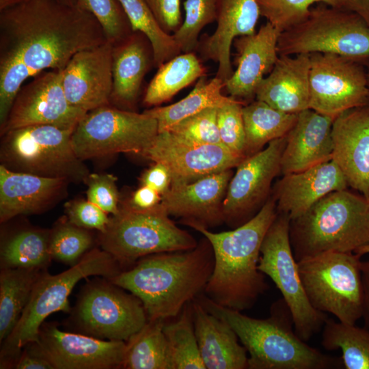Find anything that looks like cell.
Instances as JSON below:
<instances>
[{
	"label": "cell",
	"mask_w": 369,
	"mask_h": 369,
	"mask_svg": "<svg viewBox=\"0 0 369 369\" xmlns=\"http://www.w3.org/2000/svg\"><path fill=\"white\" fill-rule=\"evenodd\" d=\"M107 41L97 19L60 0H23L0 11V128L23 83L62 70L77 53Z\"/></svg>",
	"instance_id": "1"
},
{
	"label": "cell",
	"mask_w": 369,
	"mask_h": 369,
	"mask_svg": "<svg viewBox=\"0 0 369 369\" xmlns=\"http://www.w3.org/2000/svg\"><path fill=\"white\" fill-rule=\"evenodd\" d=\"M26 346L53 369H113L122 368L126 344L62 331L56 323L44 322L38 340Z\"/></svg>",
	"instance_id": "17"
},
{
	"label": "cell",
	"mask_w": 369,
	"mask_h": 369,
	"mask_svg": "<svg viewBox=\"0 0 369 369\" xmlns=\"http://www.w3.org/2000/svg\"><path fill=\"white\" fill-rule=\"evenodd\" d=\"M154 67L152 44L140 31L113 44V85L110 105L135 111L144 77Z\"/></svg>",
	"instance_id": "26"
},
{
	"label": "cell",
	"mask_w": 369,
	"mask_h": 369,
	"mask_svg": "<svg viewBox=\"0 0 369 369\" xmlns=\"http://www.w3.org/2000/svg\"><path fill=\"white\" fill-rule=\"evenodd\" d=\"M133 31H140L149 39L154 52V67L181 53L172 35L159 25L145 0H119Z\"/></svg>",
	"instance_id": "38"
},
{
	"label": "cell",
	"mask_w": 369,
	"mask_h": 369,
	"mask_svg": "<svg viewBox=\"0 0 369 369\" xmlns=\"http://www.w3.org/2000/svg\"><path fill=\"white\" fill-rule=\"evenodd\" d=\"M117 178L111 174H90L83 182L87 185V200L95 204L107 214L119 211L120 195Z\"/></svg>",
	"instance_id": "45"
},
{
	"label": "cell",
	"mask_w": 369,
	"mask_h": 369,
	"mask_svg": "<svg viewBox=\"0 0 369 369\" xmlns=\"http://www.w3.org/2000/svg\"><path fill=\"white\" fill-rule=\"evenodd\" d=\"M25 347L26 348L21 351L13 368L16 369H53L46 359L34 353L28 346Z\"/></svg>",
	"instance_id": "50"
},
{
	"label": "cell",
	"mask_w": 369,
	"mask_h": 369,
	"mask_svg": "<svg viewBox=\"0 0 369 369\" xmlns=\"http://www.w3.org/2000/svg\"><path fill=\"white\" fill-rule=\"evenodd\" d=\"M87 113L67 100L62 70L42 72L18 91L0 133L32 125L74 130Z\"/></svg>",
	"instance_id": "15"
},
{
	"label": "cell",
	"mask_w": 369,
	"mask_h": 369,
	"mask_svg": "<svg viewBox=\"0 0 369 369\" xmlns=\"http://www.w3.org/2000/svg\"><path fill=\"white\" fill-rule=\"evenodd\" d=\"M161 27L172 35L181 26L180 0H145Z\"/></svg>",
	"instance_id": "47"
},
{
	"label": "cell",
	"mask_w": 369,
	"mask_h": 369,
	"mask_svg": "<svg viewBox=\"0 0 369 369\" xmlns=\"http://www.w3.org/2000/svg\"><path fill=\"white\" fill-rule=\"evenodd\" d=\"M93 238L87 230L63 219L51 230L50 253L52 259L73 266L91 248Z\"/></svg>",
	"instance_id": "39"
},
{
	"label": "cell",
	"mask_w": 369,
	"mask_h": 369,
	"mask_svg": "<svg viewBox=\"0 0 369 369\" xmlns=\"http://www.w3.org/2000/svg\"><path fill=\"white\" fill-rule=\"evenodd\" d=\"M206 75V68L193 52L180 53L158 68L146 88L143 102L148 107H158Z\"/></svg>",
	"instance_id": "30"
},
{
	"label": "cell",
	"mask_w": 369,
	"mask_h": 369,
	"mask_svg": "<svg viewBox=\"0 0 369 369\" xmlns=\"http://www.w3.org/2000/svg\"><path fill=\"white\" fill-rule=\"evenodd\" d=\"M333 119L311 109L298 113L286 136L281 172H299L332 158L331 128Z\"/></svg>",
	"instance_id": "27"
},
{
	"label": "cell",
	"mask_w": 369,
	"mask_h": 369,
	"mask_svg": "<svg viewBox=\"0 0 369 369\" xmlns=\"http://www.w3.org/2000/svg\"><path fill=\"white\" fill-rule=\"evenodd\" d=\"M139 181L140 185L150 187L162 196L170 188L172 177L165 165L159 163H154L144 171L140 176Z\"/></svg>",
	"instance_id": "48"
},
{
	"label": "cell",
	"mask_w": 369,
	"mask_h": 369,
	"mask_svg": "<svg viewBox=\"0 0 369 369\" xmlns=\"http://www.w3.org/2000/svg\"><path fill=\"white\" fill-rule=\"evenodd\" d=\"M169 216L161 203L148 210H137L120 202L118 213L110 217L106 230L99 232L101 249L124 271L151 254L195 248L198 242Z\"/></svg>",
	"instance_id": "7"
},
{
	"label": "cell",
	"mask_w": 369,
	"mask_h": 369,
	"mask_svg": "<svg viewBox=\"0 0 369 369\" xmlns=\"http://www.w3.org/2000/svg\"><path fill=\"white\" fill-rule=\"evenodd\" d=\"M355 253L360 257L369 254V244L359 248Z\"/></svg>",
	"instance_id": "54"
},
{
	"label": "cell",
	"mask_w": 369,
	"mask_h": 369,
	"mask_svg": "<svg viewBox=\"0 0 369 369\" xmlns=\"http://www.w3.org/2000/svg\"><path fill=\"white\" fill-rule=\"evenodd\" d=\"M192 303L195 333L205 368H248L247 352L231 326L209 312L197 298Z\"/></svg>",
	"instance_id": "29"
},
{
	"label": "cell",
	"mask_w": 369,
	"mask_h": 369,
	"mask_svg": "<svg viewBox=\"0 0 369 369\" xmlns=\"http://www.w3.org/2000/svg\"><path fill=\"white\" fill-rule=\"evenodd\" d=\"M183 6L184 20L172 36L181 52H194L202 30L216 20V0H185Z\"/></svg>",
	"instance_id": "41"
},
{
	"label": "cell",
	"mask_w": 369,
	"mask_h": 369,
	"mask_svg": "<svg viewBox=\"0 0 369 369\" xmlns=\"http://www.w3.org/2000/svg\"><path fill=\"white\" fill-rule=\"evenodd\" d=\"M164 320H148L145 325L126 342L122 368L172 369Z\"/></svg>",
	"instance_id": "34"
},
{
	"label": "cell",
	"mask_w": 369,
	"mask_h": 369,
	"mask_svg": "<svg viewBox=\"0 0 369 369\" xmlns=\"http://www.w3.org/2000/svg\"><path fill=\"white\" fill-rule=\"evenodd\" d=\"M197 299L210 313L224 320L236 333L248 356V369H333L343 366L341 358L324 354L295 333L284 299L275 301L270 316L254 318L223 307L204 292Z\"/></svg>",
	"instance_id": "4"
},
{
	"label": "cell",
	"mask_w": 369,
	"mask_h": 369,
	"mask_svg": "<svg viewBox=\"0 0 369 369\" xmlns=\"http://www.w3.org/2000/svg\"><path fill=\"white\" fill-rule=\"evenodd\" d=\"M64 207L68 221L84 229H95L103 232L110 219L106 212L87 200H70Z\"/></svg>",
	"instance_id": "46"
},
{
	"label": "cell",
	"mask_w": 369,
	"mask_h": 369,
	"mask_svg": "<svg viewBox=\"0 0 369 369\" xmlns=\"http://www.w3.org/2000/svg\"><path fill=\"white\" fill-rule=\"evenodd\" d=\"M142 156L165 165L172 184L190 182L236 167L245 159L223 144H195L169 131L159 133Z\"/></svg>",
	"instance_id": "18"
},
{
	"label": "cell",
	"mask_w": 369,
	"mask_h": 369,
	"mask_svg": "<svg viewBox=\"0 0 369 369\" xmlns=\"http://www.w3.org/2000/svg\"><path fill=\"white\" fill-rule=\"evenodd\" d=\"M347 187L343 173L331 159L305 170L284 175L277 185V209L294 220L329 193L346 189Z\"/></svg>",
	"instance_id": "25"
},
{
	"label": "cell",
	"mask_w": 369,
	"mask_h": 369,
	"mask_svg": "<svg viewBox=\"0 0 369 369\" xmlns=\"http://www.w3.org/2000/svg\"><path fill=\"white\" fill-rule=\"evenodd\" d=\"M360 270L364 293L362 318L364 327L369 330V261H361Z\"/></svg>",
	"instance_id": "51"
},
{
	"label": "cell",
	"mask_w": 369,
	"mask_h": 369,
	"mask_svg": "<svg viewBox=\"0 0 369 369\" xmlns=\"http://www.w3.org/2000/svg\"><path fill=\"white\" fill-rule=\"evenodd\" d=\"M75 4L97 19L112 44L133 31L119 0H75Z\"/></svg>",
	"instance_id": "42"
},
{
	"label": "cell",
	"mask_w": 369,
	"mask_h": 369,
	"mask_svg": "<svg viewBox=\"0 0 369 369\" xmlns=\"http://www.w3.org/2000/svg\"><path fill=\"white\" fill-rule=\"evenodd\" d=\"M260 16L282 32L301 23L310 14L314 3L344 9L343 0H257Z\"/></svg>",
	"instance_id": "40"
},
{
	"label": "cell",
	"mask_w": 369,
	"mask_h": 369,
	"mask_svg": "<svg viewBox=\"0 0 369 369\" xmlns=\"http://www.w3.org/2000/svg\"><path fill=\"white\" fill-rule=\"evenodd\" d=\"M74 130L32 125L7 131L1 135V165L16 172L83 182L90 172L74 150Z\"/></svg>",
	"instance_id": "8"
},
{
	"label": "cell",
	"mask_w": 369,
	"mask_h": 369,
	"mask_svg": "<svg viewBox=\"0 0 369 369\" xmlns=\"http://www.w3.org/2000/svg\"><path fill=\"white\" fill-rule=\"evenodd\" d=\"M225 82L215 77L207 81L206 77L198 79L192 91L184 98L165 107H154L144 112L154 118L158 123L159 133L167 131L180 121L206 109L220 107L236 98L221 92Z\"/></svg>",
	"instance_id": "31"
},
{
	"label": "cell",
	"mask_w": 369,
	"mask_h": 369,
	"mask_svg": "<svg viewBox=\"0 0 369 369\" xmlns=\"http://www.w3.org/2000/svg\"><path fill=\"white\" fill-rule=\"evenodd\" d=\"M217 27L199 40L196 50L203 61L217 64L215 77L226 82L234 70L231 48L238 37L254 34L260 12L257 0H216Z\"/></svg>",
	"instance_id": "22"
},
{
	"label": "cell",
	"mask_w": 369,
	"mask_h": 369,
	"mask_svg": "<svg viewBox=\"0 0 369 369\" xmlns=\"http://www.w3.org/2000/svg\"><path fill=\"white\" fill-rule=\"evenodd\" d=\"M192 301L184 306L174 320L165 321L163 331L172 369H206L195 333Z\"/></svg>",
	"instance_id": "37"
},
{
	"label": "cell",
	"mask_w": 369,
	"mask_h": 369,
	"mask_svg": "<svg viewBox=\"0 0 369 369\" xmlns=\"http://www.w3.org/2000/svg\"><path fill=\"white\" fill-rule=\"evenodd\" d=\"M243 102L235 99L217 109V126L221 144L243 156L245 132L243 118Z\"/></svg>",
	"instance_id": "44"
},
{
	"label": "cell",
	"mask_w": 369,
	"mask_h": 369,
	"mask_svg": "<svg viewBox=\"0 0 369 369\" xmlns=\"http://www.w3.org/2000/svg\"><path fill=\"white\" fill-rule=\"evenodd\" d=\"M360 256L326 251L297 262L307 297L317 310L355 325L362 318L364 293Z\"/></svg>",
	"instance_id": "10"
},
{
	"label": "cell",
	"mask_w": 369,
	"mask_h": 369,
	"mask_svg": "<svg viewBox=\"0 0 369 369\" xmlns=\"http://www.w3.org/2000/svg\"><path fill=\"white\" fill-rule=\"evenodd\" d=\"M60 1L67 4L75 5V0H60Z\"/></svg>",
	"instance_id": "55"
},
{
	"label": "cell",
	"mask_w": 369,
	"mask_h": 369,
	"mask_svg": "<svg viewBox=\"0 0 369 369\" xmlns=\"http://www.w3.org/2000/svg\"><path fill=\"white\" fill-rule=\"evenodd\" d=\"M44 270L37 268L1 269V343L10 335L18 323Z\"/></svg>",
	"instance_id": "33"
},
{
	"label": "cell",
	"mask_w": 369,
	"mask_h": 369,
	"mask_svg": "<svg viewBox=\"0 0 369 369\" xmlns=\"http://www.w3.org/2000/svg\"><path fill=\"white\" fill-rule=\"evenodd\" d=\"M232 177L230 169L190 182L172 184L161 204L170 216L191 228L218 226L224 223L223 204Z\"/></svg>",
	"instance_id": "20"
},
{
	"label": "cell",
	"mask_w": 369,
	"mask_h": 369,
	"mask_svg": "<svg viewBox=\"0 0 369 369\" xmlns=\"http://www.w3.org/2000/svg\"><path fill=\"white\" fill-rule=\"evenodd\" d=\"M286 137L271 141L236 167L223 204L224 223L234 229L248 221L267 200L271 183L281 172Z\"/></svg>",
	"instance_id": "16"
},
{
	"label": "cell",
	"mask_w": 369,
	"mask_h": 369,
	"mask_svg": "<svg viewBox=\"0 0 369 369\" xmlns=\"http://www.w3.org/2000/svg\"><path fill=\"white\" fill-rule=\"evenodd\" d=\"M108 279L89 282L71 316L81 333L106 340L126 342L147 323L141 300Z\"/></svg>",
	"instance_id": "13"
},
{
	"label": "cell",
	"mask_w": 369,
	"mask_h": 369,
	"mask_svg": "<svg viewBox=\"0 0 369 369\" xmlns=\"http://www.w3.org/2000/svg\"><path fill=\"white\" fill-rule=\"evenodd\" d=\"M331 159L348 186L369 201V104L345 111L333 119Z\"/></svg>",
	"instance_id": "21"
},
{
	"label": "cell",
	"mask_w": 369,
	"mask_h": 369,
	"mask_svg": "<svg viewBox=\"0 0 369 369\" xmlns=\"http://www.w3.org/2000/svg\"><path fill=\"white\" fill-rule=\"evenodd\" d=\"M290 221L287 215L277 213L262 243L258 269L279 290L290 310L295 333L308 342L322 330L328 317L307 297L292 249Z\"/></svg>",
	"instance_id": "12"
},
{
	"label": "cell",
	"mask_w": 369,
	"mask_h": 369,
	"mask_svg": "<svg viewBox=\"0 0 369 369\" xmlns=\"http://www.w3.org/2000/svg\"><path fill=\"white\" fill-rule=\"evenodd\" d=\"M51 230L26 229L7 239L1 246V269H46L51 262Z\"/></svg>",
	"instance_id": "35"
},
{
	"label": "cell",
	"mask_w": 369,
	"mask_h": 369,
	"mask_svg": "<svg viewBox=\"0 0 369 369\" xmlns=\"http://www.w3.org/2000/svg\"><path fill=\"white\" fill-rule=\"evenodd\" d=\"M161 202V195L156 191L150 187L140 185L123 203L134 209L148 210L159 205Z\"/></svg>",
	"instance_id": "49"
},
{
	"label": "cell",
	"mask_w": 369,
	"mask_h": 369,
	"mask_svg": "<svg viewBox=\"0 0 369 369\" xmlns=\"http://www.w3.org/2000/svg\"><path fill=\"white\" fill-rule=\"evenodd\" d=\"M368 85L369 88V69L367 70Z\"/></svg>",
	"instance_id": "56"
},
{
	"label": "cell",
	"mask_w": 369,
	"mask_h": 369,
	"mask_svg": "<svg viewBox=\"0 0 369 369\" xmlns=\"http://www.w3.org/2000/svg\"><path fill=\"white\" fill-rule=\"evenodd\" d=\"M213 267V248L204 236L193 249L145 256L108 279L141 300L148 320H166L204 292Z\"/></svg>",
	"instance_id": "2"
},
{
	"label": "cell",
	"mask_w": 369,
	"mask_h": 369,
	"mask_svg": "<svg viewBox=\"0 0 369 369\" xmlns=\"http://www.w3.org/2000/svg\"><path fill=\"white\" fill-rule=\"evenodd\" d=\"M344 9L359 15L369 26V0H343Z\"/></svg>",
	"instance_id": "52"
},
{
	"label": "cell",
	"mask_w": 369,
	"mask_h": 369,
	"mask_svg": "<svg viewBox=\"0 0 369 369\" xmlns=\"http://www.w3.org/2000/svg\"><path fill=\"white\" fill-rule=\"evenodd\" d=\"M310 54L279 55L256 92V99L290 113L310 109Z\"/></svg>",
	"instance_id": "28"
},
{
	"label": "cell",
	"mask_w": 369,
	"mask_h": 369,
	"mask_svg": "<svg viewBox=\"0 0 369 369\" xmlns=\"http://www.w3.org/2000/svg\"><path fill=\"white\" fill-rule=\"evenodd\" d=\"M22 1L23 0H0V11L16 5Z\"/></svg>",
	"instance_id": "53"
},
{
	"label": "cell",
	"mask_w": 369,
	"mask_h": 369,
	"mask_svg": "<svg viewBox=\"0 0 369 369\" xmlns=\"http://www.w3.org/2000/svg\"><path fill=\"white\" fill-rule=\"evenodd\" d=\"M280 31L266 22L254 34L236 38V68L225 82L224 89L237 100L256 97V90L273 68L279 57L277 42Z\"/></svg>",
	"instance_id": "23"
},
{
	"label": "cell",
	"mask_w": 369,
	"mask_h": 369,
	"mask_svg": "<svg viewBox=\"0 0 369 369\" xmlns=\"http://www.w3.org/2000/svg\"><path fill=\"white\" fill-rule=\"evenodd\" d=\"M297 262L326 251L355 252L369 244V201L346 189L331 192L290 221Z\"/></svg>",
	"instance_id": "5"
},
{
	"label": "cell",
	"mask_w": 369,
	"mask_h": 369,
	"mask_svg": "<svg viewBox=\"0 0 369 369\" xmlns=\"http://www.w3.org/2000/svg\"><path fill=\"white\" fill-rule=\"evenodd\" d=\"M112 48L107 40L74 54L62 70V86L68 102L88 112L109 105L112 91Z\"/></svg>",
	"instance_id": "19"
},
{
	"label": "cell",
	"mask_w": 369,
	"mask_h": 369,
	"mask_svg": "<svg viewBox=\"0 0 369 369\" xmlns=\"http://www.w3.org/2000/svg\"><path fill=\"white\" fill-rule=\"evenodd\" d=\"M158 133L157 121L150 115L109 105L84 115L73 131L72 143L83 161L118 153L142 156Z\"/></svg>",
	"instance_id": "11"
},
{
	"label": "cell",
	"mask_w": 369,
	"mask_h": 369,
	"mask_svg": "<svg viewBox=\"0 0 369 369\" xmlns=\"http://www.w3.org/2000/svg\"><path fill=\"white\" fill-rule=\"evenodd\" d=\"M122 271L111 254L98 248L87 251L77 264L59 274L44 270L18 323L1 343V368L13 366L23 348L38 340L40 326L50 314L70 312L68 297L80 280L92 275L109 279Z\"/></svg>",
	"instance_id": "6"
},
{
	"label": "cell",
	"mask_w": 369,
	"mask_h": 369,
	"mask_svg": "<svg viewBox=\"0 0 369 369\" xmlns=\"http://www.w3.org/2000/svg\"><path fill=\"white\" fill-rule=\"evenodd\" d=\"M276 210L275 200L269 199L254 217L231 230L213 232L200 226L191 227L209 241L213 251V271L204 291L209 299L243 312L251 308L269 289L258 262Z\"/></svg>",
	"instance_id": "3"
},
{
	"label": "cell",
	"mask_w": 369,
	"mask_h": 369,
	"mask_svg": "<svg viewBox=\"0 0 369 369\" xmlns=\"http://www.w3.org/2000/svg\"><path fill=\"white\" fill-rule=\"evenodd\" d=\"M297 115L277 110L258 100L244 105L245 158L262 150L271 141L286 137L295 125Z\"/></svg>",
	"instance_id": "32"
},
{
	"label": "cell",
	"mask_w": 369,
	"mask_h": 369,
	"mask_svg": "<svg viewBox=\"0 0 369 369\" xmlns=\"http://www.w3.org/2000/svg\"><path fill=\"white\" fill-rule=\"evenodd\" d=\"M310 109L333 119L369 104L363 64L332 53L310 54Z\"/></svg>",
	"instance_id": "14"
},
{
	"label": "cell",
	"mask_w": 369,
	"mask_h": 369,
	"mask_svg": "<svg viewBox=\"0 0 369 369\" xmlns=\"http://www.w3.org/2000/svg\"><path fill=\"white\" fill-rule=\"evenodd\" d=\"M217 109H206L180 121L167 131L195 144H222L217 126Z\"/></svg>",
	"instance_id": "43"
},
{
	"label": "cell",
	"mask_w": 369,
	"mask_h": 369,
	"mask_svg": "<svg viewBox=\"0 0 369 369\" xmlns=\"http://www.w3.org/2000/svg\"><path fill=\"white\" fill-rule=\"evenodd\" d=\"M70 182L16 172L0 165V221L40 214L66 197Z\"/></svg>",
	"instance_id": "24"
},
{
	"label": "cell",
	"mask_w": 369,
	"mask_h": 369,
	"mask_svg": "<svg viewBox=\"0 0 369 369\" xmlns=\"http://www.w3.org/2000/svg\"><path fill=\"white\" fill-rule=\"evenodd\" d=\"M321 345L327 351L340 350L345 369H369V330L327 318Z\"/></svg>",
	"instance_id": "36"
},
{
	"label": "cell",
	"mask_w": 369,
	"mask_h": 369,
	"mask_svg": "<svg viewBox=\"0 0 369 369\" xmlns=\"http://www.w3.org/2000/svg\"><path fill=\"white\" fill-rule=\"evenodd\" d=\"M277 52L332 53L369 65V26L353 12L319 3L305 20L280 33Z\"/></svg>",
	"instance_id": "9"
}]
</instances>
